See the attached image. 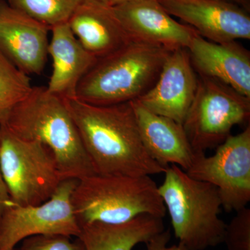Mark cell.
<instances>
[{"label": "cell", "instance_id": "obj_23", "mask_svg": "<svg viewBox=\"0 0 250 250\" xmlns=\"http://www.w3.org/2000/svg\"><path fill=\"white\" fill-rule=\"evenodd\" d=\"M170 238V230H164L161 232L154 235L149 241L145 243L146 245V249L147 250H190L180 243H179L178 245L167 247Z\"/></svg>", "mask_w": 250, "mask_h": 250}, {"label": "cell", "instance_id": "obj_1", "mask_svg": "<svg viewBox=\"0 0 250 250\" xmlns=\"http://www.w3.org/2000/svg\"><path fill=\"white\" fill-rule=\"evenodd\" d=\"M95 173L131 177L164 173L148 154L131 102L94 105L65 98Z\"/></svg>", "mask_w": 250, "mask_h": 250}, {"label": "cell", "instance_id": "obj_14", "mask_svg": "<svg viewBox=\"0 0 250 250\" xmlns=\"http://www.w3.org/2000/svg\"><path fill=\"white\" fill-rule=\"evenodd\" d=\"M194 69L200 76L214 79L250 98V53L231 42H210L200 34L187 48Z\"/></svg>", "mask_w": 250, "mask_h": 250}, {"label": "cell", "instance_id": "obj_12", "mask_svg": "<svg viewBox=\"0 0 250 250\" xmlns=\"http://www.w3.org/2000/svg\"><path fill=\"white\" fill-rule=\"evenodd\" d=\"M170 16L216 43L250 39V17L228 0H158Z\"/></svg>", "mask_w": 250, "mask_h": 250}, {"label": "cell", "instance_id": "obj_4", "mask_svg": "<svg viewBox=\"0 0 250 250\" xmlns=\"http://www.w3.org/2000/svg\"><path fill=\"white\" fill-rule=\"evenodd\" d=\"M71 202L80 226L125 223L143 215L164 218L166 213L159 187L150 176L95 173L78 179Z\"/></svg>", "mask_w": 250, "mask_h": 250}, {"label": "cell", "instance_id": "obj_11", "mask_svg": "<svg viewBox=\"0 0 250 250\" xmlns=\"http://www.w3.org/2000/svg\"><path fill=\"white\" fill-rule=\"evenodd\" d=\"M198 85L188 50L179 48L167 56L156 83L136 100L143 107L183 124Z\"/></svg>", "mask_w": 250, "mask_h": 250}, {"label": "cell", "instance_id": "obj_10", "mask_svg": "<svg viewBox=\"0 0 250 250\" xmlns=\"http://www.w3.org/2000/svg\"><path fill=\"white\" fill-rule=\"evenodd\" d=\"M50 27L0 0V54L27 75H40L48 57Z\"/></svg>", "mask_w": 250, "mask_h": 250}, {"label": "cell", "instance_id": "obj_22", "mask_svg": "<svg viewBox=\"0 0 250 250\" xmlns=\"http://www.w3.org/2000/svg\"><path fill=\"white\" fill-rule=\"evenodd\" d=\"M63 235H37L29 237L21 243V250H85L79 238Z\"/></svg>", "mask_w": 250, "mask_h": 250}, {"label": "cell", "instance_id": "obj_26", "mask_svg": "<svg viewBox=\"0 0 250 250\" xmlns=\"http://www.w3.org/2000/svg\"><path fill=\"white\" fill-rule=\"evenodd\" d=\"M229 1H233V2L237 3V4L243 5L246 8H248L250 6V0H229Z\"/></svg>", "mask_w": 250, "mask_h": 250}, {"label": "cell", "instance_id": "obj_16", "mask_svg": "<svg viewBox=\"0 0 250 250\" xmlns=\"http://www.w3.org/2000/svg\"><path fill=\"white\" fill-rule=\"evenodd\" d=\"M67 23L85 50L98 59L131 42L111 6L98 0H84Z\"/></svg>", "mask_w": 250, "mask_h": 250}, {"label": "cell", "instance_id": "obj_5", "mask_svg": "<svg viewBox=\"0 0 250 250\" xmlns=\"http://www.w3.org/2000/svg\"><path fill=\"white\" fill-rule=\"evenodd\" d=\"M159 192L170 215L174 236L190 250L223 243L226 223L220 218L218 189L190 177L179 166L167 167Z\"/></svg>", "mask_w": 250, "mask_h": 250}, {"label": "cell", "instance_id": "obj_15", "mask_svg": "<svg viewBox=\"0 0 250 250\" xmlns=\"http://www.w3.org/2000/svg\"><path fill=\"white\" fill-rule=\"evenodd\" d=\"M131 104L141 139L149 156L164 167L175 165L187 171L197 154L183 125L148 111L136 100Z\"/></svg>", "mask_w": 250, "mask_h": 250}, {"label": "cell", "instance_id": "obj_17", "mask_svg": "<svg viewBox=\"0 0 250 250\" xmlns=\"http://www.w3.org/2000/svg\"><path fill=\"white\" fill-rule=\"evenodd\" d=\"M48 55L52 72L47 89L62 98H72L82 79L98 59L85 50L67 22L51 27Z\"/></svg>", "mask_w": 250, "mask_h": 250}, {"label": "cell", "instance_id": "obj_3", "mask_svg": "<svg viewBox=\"0 0 250 250\" xmlns=\"http://www.w3.org/2000/svg\"><path fill=\"white\" fill-rule=\"evenodd\" d=\"M171 51L131 41L99 59L77 85L75 98L94 105H113L137 100L156 83Z\"/></svg>", "mask_w": 250, "mask_h": 250}, {"label": "cell", "instance_id": "obj_20", "mask_svg": "<svg viewBox=\"0 0 250 250\" xmlns=\"http://www.w3.org/2000/svg\"><path fill=\"white\" fill-rule=\"evenodd\" d=\"M84 0H7L11 6L52 27L67 22Z\"/></svg>", "mask_w": 250, "mask_h": 250}, {"label": "cell", "instance_id": "obj_13", "mask_svg": "<svg viewBox=\"0 0 250 250\" xmlns=\"http://www.w3.org/2000/svg\"><path fill=\"white\" fill-rule=\"evenodd\" d=\"M112 11L129 39L169 50L187 49L198 33L177 22L158 0H139L111 6Z\"/></svg>", "mask_w": 250, "mask_h": 250}, {"label": "cell", "instance_id": "obj_21", "mask_svg": "<svg viewBox=\"0 0 250 250\" xmlns=\"http://www.w3.org/2000/svg\"><path fill=\"white\" fill-rule=\"evenodd\" d=\"M223 243L228 250H250V209L244 207L226 224Z\"/></svg>", "mask_w": 250, "mask_h": 250}, {"label": "cell", "instance_id": "obj_6", "mask_svg": "<svg viewBox=\"0 0 250 250\" xmlns=\"http://www.w3.org/2000/svg\"><path fill=\"white\" fill-rule=\"evenodd\" d=\"M0 167L10 200L20 205L43 203L64 180L48 147L39 141L21 139L3 124Z\"/></svg>", "mask_w": 250, "mask_h": 250}, {"label": "cell", "instance_id": "obj_7", "mask_svg": "<svg viewBox=\"0 0 250 250\" xmlns=\"http://www.w3.org/2000/svg\"><path fill=\"white\" fill-rule=\"evenodd\" d=\"M250 98L214 79L200 76L183 127L196 154L222 144L235 125L249 121Z\"/></svg>", "mask_w": 250, "mask_h": 250}, {"label": "cell", "instance_id": "obj_24", "mask_svg": "<svg viewBox=\"0 0 250 250\" xmlns=\"http://www.w3.org/2000/svg\"><path fill=\"white\" fill-rule=\"evenodd\" d=\"M10 200L9 192H8L7 188L3 179L2 174H1V167H0V218L2 214L6 204Z\"/></svg>", "mask_w": 250, "mask_h": 250}, {"label": "cell", "instance_id": "obj_9", "mask_svg": "<svg viewBox=\"0 0 250 250\" xmlns=\"http://www.w3.org/2000/svg\"><path fill=\"white\" fill-rule=\"evenodd\" d=\"M186 172L192 178L218 189L222 207L227 212L241 209L250 201V126L229 136L207 156L197 154Z\"/></svg>", "mask_w": 250, "mask_h": 250}, {"label": "cell", "instance_id": "obj_8", "mask_svg": "<svg viewBox=\"0 0 250 250\" xmlns=\"http://www.w3.org/2000/svg\"><path fill=\"white\" fill-rule=\"evenodd\" d=\"M78 179H65L47 201L22 206L11 200L0 218V250H14L29 237L63 235L78 237L80 226L72 208V192Z\"/></svg>", "mask_w": 250, "mask_h": 250}, {"label": "cell", "instance_id": "obj_27", "mask_svg": "<svg viewBox=\"0 0 250 250\" xmlns=\"http://www.w3.org/2000/svg\"><path fill=\"white\" fill-rule=\"evenodd\" d=\"M98 1H100V2L104 3V4L108 5L110 0H98Z\"/></svg>", "mask_w": 250, "mask_h": 250}, {"label": "cell", "instance_id": "obj_18", "mask_svg": "<svg viewBox=\"0 0 250 250\" xmlns=\"http://www.w3.org/2000/svg\"><path fill=\"white\" fill-rule=\"evenodd\" d=\"M77 238L85 250H132L165 230L163 218L140 215L122 224L92 223L80 225Z\"/></svg>", "mask_w": 250, "mask_h": 250}, {"label": "cell", "instance_id": "obj_2", "mask_svg": "<svg viewBox=\"0 0 250 250\" xmlns=\"http://www.w3.org/2000/svg\"><path fill=\"white\" fill-rule=\"evenodd\" d=\"M2 124L21 139L48 147L64 179L95 174L65 98L51 93L47 87L33 86Z\"/></svg>", "mask_w": 250, "mask_h": 250}, {"label": "cell", "instance_id": "obj_19", "mask_svg": "<svg viewBox=\"0 0 250 250\" xmlns=\"http://www.w3.org/2000/svg\"><path fill=\"white\" fill-rule=\"evenodd\" d=\"M32 88L29 75L0 54V125Z\"/></svg>", "mask_w": 250, "mask_h": 250}, {"label": "cell", "instance_id": "obj_25", "mask_svg": "<svg viewBox=\"0 0 250 250\" xmlns=\"http://www.w3.org/2000/svg\"><path fill=\"white\" fill-rule=\"evenodd\" d=\"M139 1V0H110L108 6H114L117 5L125 4V3L131 2V1Z\"/></svg>", "mask_w": 250, "mask_h": 250}]
</instances>
